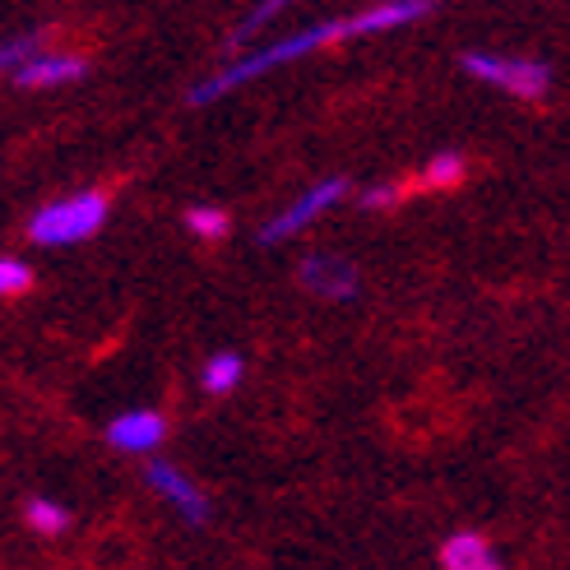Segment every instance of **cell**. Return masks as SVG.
Listing matches in <instances>:
<instances>
[{"label":"cell","mask_w":570,"mask_h":570,"mask_svg":"<svg viewBox=\"0 0 570 570\" xmlns=\"http://www.w3.org/2000/svg\"><path fill=\"white\" fill-rule=\"evenodd\" d=\"M167 441V417L158 409H126L107 422V445L126 454H154Z\"/></svg>","instance_id":"7"},{"label":"cell","mask_w":570,"mask_h":570,"mask_svg":"<svg viewBox=\"0 0 570 570\" xmlns=\"http://www.w3.org/2000/svg\"><path fill=\"white\" fill-rule=\"evenodd\" d=\"M23 520H28V529L42 533V538H61V533H70V510H66L61 501H51V497H28Z\"/></svg>","instance_id":"14"},{"label":"cell","mask_w":570,"mask_h":570,"mask_svg":"<svg viewBox=\"0 0 570 570\" xmlns=\"http://www.w3.org/2000/svg\"><path fill=\"white\" fill-rule=\"evenodd\" d=\"M83 75H89V61H83V56L42 51V56H33V61L14 75V83H19V89H66V83H75Z\"/></svg>","instance_id":"8"},{"label":"cell","mask_w":570,"mask_h":570,"mask_svg":"<svg viewBox=\"0 0 570 570\" xmlns=\"http://www.w3.org/2000/svg\"><path fill=\"white\" fill-rule=\"evenodd\" d=\"M464 181V154H436L432 163H426L422 167V186L426 190H454V186H460Z\"/></svg>","instance_id":"16"},{"label":"cell","mask_w":570,"mask_h":570,"mask_svg":"<svg viewBox=\"0 0 570 570\" xmlns=\"http://www.w3.org/2000/svg\"><path fill=\"white\" fill-rule=\"evenodd\" d=\"M145 482L149 488L177 510V515L186 520V524H195V529H205L209 520H214V505H209V497H205V488L199 482H190L181 469H173V464H163V460H154L149 469H145Z\"/></svg>","instance_id":"6"},{"label":"cell","mask_w":570,"mask_h":570,"mask_svg":"<svg viewBox=\"0 0 570 570\" xmlns=\"http://www.w3.org/2000/svg\"><path fill=\"white\" fill-rule=\"evenodd\" d=\"M399 195H404V186H372L362 190V209H390Z\"/></svg>","instance_id":"18"},{"label":"cell","mask_w":570,"mask_h":570,"mask_svg":"<svg viewBox=\"0 0 570 570\" xmlns=\"http://www.w3.org/2000/svg\"><path fill=\"white\" fill-rule=\"evenodd\" d=\"M47 28H23V33H10V38H0V79L6 75H19L33 56L47 51Z\"/></svg>","instance_id":"12"},{"label":"cell","mask_w":570,"mask_h":570,"mask_svg":"<svg viewBox=\"0 0 570 570\" xmlns=\"http://www.w3.org/2000/svg\"><path fill=\"white\" fill-rule=\"evenodd\" d=\"M28 288H33V269L14 255H0V297H19Z\"/></svg>","instance_id":"17"},{"label":"cell","mask_w":570,"mask_h":570,"mask_svg":"<svg viewBox=\"0 0 570 570\" xmlns=\"http://www.w3.org/2000/svg\"><path fill=\"white\" fill-rule=\"evenodd\" d=\"M107 223V195L102 190H75L56 205L38 209L28 218V242L38 246H79L102 233Z\"/></svg>","instance_id":"2"},{"label":"cell","mask_w":570,"mask_h":570,"mask_svg":"<svg viewBox=\"0 0 570 570\" xmlns=\"http://www.w3.org/2000/svg\"><path fill=\"white\" fill-rule=\"evenodd\" d=\"M432 0H385V6H372L348 19V38H372V33H390V28H404L422 14H432Z\"/></svg>","instance_id":"9"},{"label":"cell","mask_w":570,"mask_h":570,"mask_svg":"<svg viewBox=\"0 0 570 570\" xmlns=\"http://www.w3.org/2000/svg\"><path fill=\"white\" fill-rule=\"evenodd\" d=\"M242 376H246V362L233 348L209 353L205 366H199V385H205V394H233L242 385Z\"/></svg>","instance_id":"13"},{"label":"cell","mask_w":570,"mask_h":570,"mask_svg":"<svg viewBox=\"0 0 570 570\" xmlns=\"http://www.w3.org/2000/svg\"><path fill=\"white\" fill-rule=\"evenodd\" d=\"M186 233L199 242H223L233 233V214L218 209V205H190L186 209Z\"/></svg>","instance_id":"15"},{"label":"cell","mask_w":570,"mask_h":570,"mask_svg":"<svg viewBox=\"0 0 570 570\" xmlns=\"http://www.w3.org/2000/svg\"><path fill=\"white\" fill-rule=\"evenodd\" d=\"M464 75L492 83L510 98H543L552 89V66L538 56H501V51H464Z\"/></svg>","instance_id":"3"},{"label":"cell","mask_w":570,"mask_h":570,"mask_svg":"<svg viewBox=\"0 0 570 570\" xmlns=\"http://www.w3.org/2000/svg\"><path fill=\"white\" fill-rule=\"evenodd\" d=\"M278 14H283V0H265V6L246 10V19H237L233 28H227L223 51H233V61H237V56H246V51H255V38H261V33H265V28H269Z\"/></svg>","instance_id":"11"},{"label":"cell","mask_w":570,"mask_h":570,"mask_svg":"<svg viewBox=\"0 0 570 570\" xmlns=\"http://www.w3.org/2000/svg\"><path fill=\"white\" fill-rule=\"evenodd\" d=\"M441 570H501V552L482 533L460 529L441 543Z\"/></svg>","instance_id":"10"},{"label":"cell","mask_w":570,"mask_h":570,"mask_svg":"<svg viewBox=\"0 0 570 570\" xmlns=\"http://www.w3.org/2000/svg\"><path fill=\"white\" fill-rule=\"evenodd\" d=\"M297 283L321 302H353L362 293L357 265L348 261V255H334V250H311L297 265Z\"/></svg>","instance_id":"5"},{"label":"cell","mask_w":570,"mask_h":570,"mask_svg":"<svg viewBox=\"0 0 570 570\" xmlns=\"http://www.w3.org/2000/svg\"><path fill=\"white\" fill-rule=\"evenodd\" d=\"M344 38H348V19L306 23V28H297V33H288V38L265 42V47L237 56V61H227L218 75H209L205 83H195V89L186 94V102H190V107H209V102L227 98L233 89H242V83L261 79V75H269V70H278V66H288V61H302V56H311V51H325V47L344 42Z\"/></svg>","instance_id":"1"},{"label":"cell","mask_w":570,"mask_h":570,"mask_svg":"<svg viewBox=\"0 0 570 570\" xmlns=\"http://www.w3.org/2000/svg\"><path fill=\"white\" fill-rule=\"evenodd\" d=\"M344 195H348V181H344V177H325V181H316V186H306L288 209H278V214L261 227V242L269 246V242H288V237L306 233V227L316 223L325 209H334Z\"/></svg>","instance_id":"4"}]
</instances>
